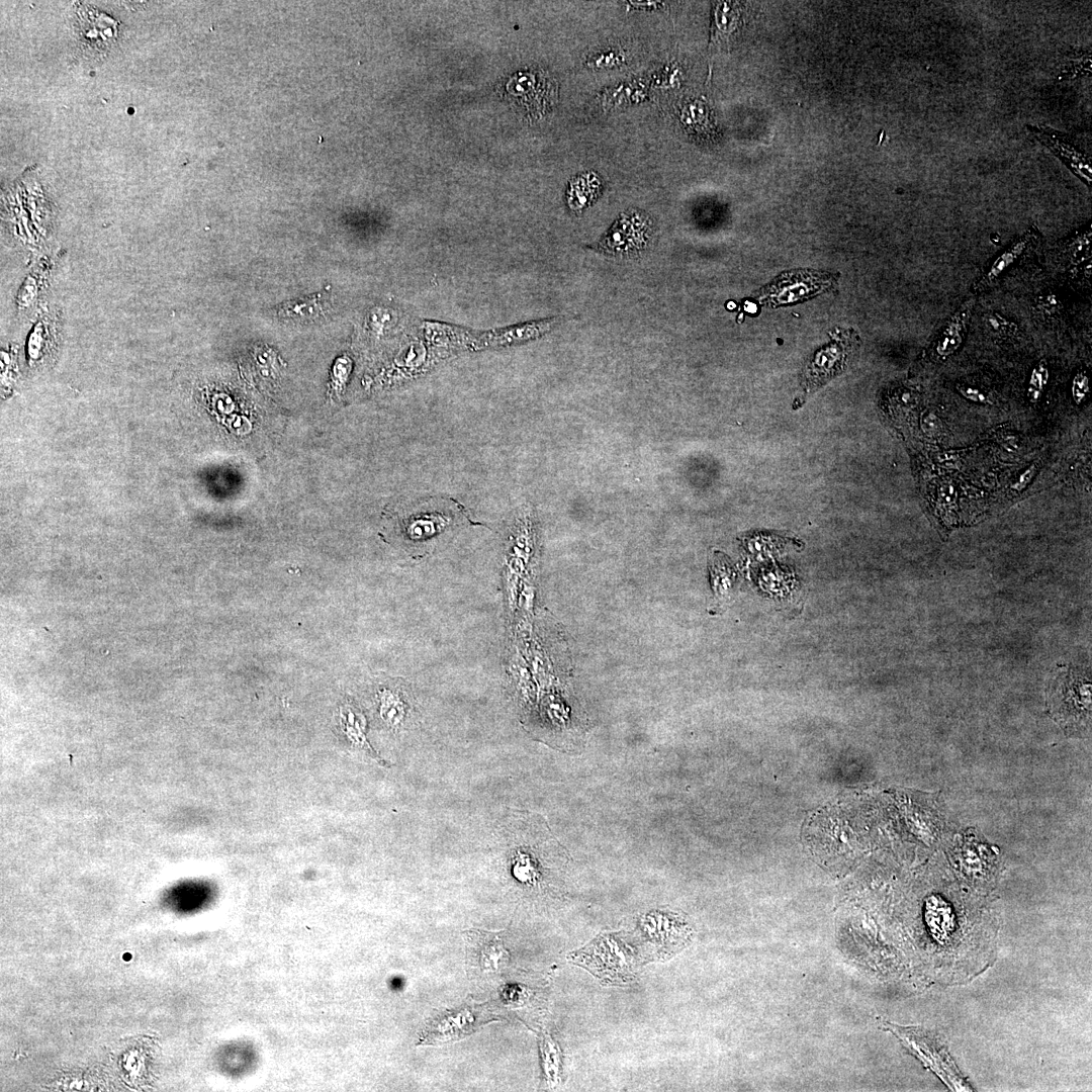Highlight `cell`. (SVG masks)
Returning a JSON list of instances; mask_svg holds the SVG:
<instances>
[{
  "label": "cell",
  "mask_w": 1092,
  "mask_h": 1092,
  "mask_svg": "<svg viewBox=\"0 0 1092 1092\" xmlns=\"http://www.w3.org/2000/svg\"><path fill=\"white\" fill-rule=\"evenodd\" d=\"M1089 394V377L1083 371L1078 372L1072 381V396L1076 403L1084 401Z\"/></svg>",
  "instance_id": "17"
},
{
  "label": "cell",
  "mask_w": 1092,
  "mask_h": 1092,
  "mask_svg": "<svg viewBox=\"0 0 1092 1092\" xmlns=\"http://www.w3.org/2000/svg\"><path fill=\"white\" fill-rule=\"evenodd\" d=\"M512 85L513 88L510 89L512 94L528 109L532 106L534 111H543L550 104L552 86L547 76L535 73L520 74L513 80Z\"/></svg>",
  "instance_id": "12"
},
{
  "label": "cell",
  "mask_w": 1092,
  "mask_h": 1092,
  "mask_svg": "<svg viewBox=\"0 0 1092 1092\" xmlns=\"http://www.w3.org/2000/svg\"><path fill=\"white\" fill-rule=\"evenodd\" d=\"M958 390L966 398H968L970 400L980 402V403H990L991 402L988 395L986 393H984L983 391H981L979 388L975 387V386L960 384V385H958Z\"/></svg>",
  "instance_id": "20"
},
{
  "label": "cell",
  "mask_w": 1092,
  "mask_h": 1092,
  "mask_svg": "<svg viewBox=\"0 0 1092 1092\" xmlns=\"http://www.w3.org/2000/svg\"><path fill=\"white\" fill-rule=\"evenodd\" d=\"M1027 128L1076 176L1088 186L1091 185L1092 169L1090 159L1076 147L1068 135L1050 127L1027 125Z\"/></svg>",
  "instance_id": "9"
},
{
  "label": "cell",
  "mask_w": 1092,
  "mask_h": 1092,
  "mask_svg": "<svg viewBox=\"0 0 1092 1092\" xmlns=\"http://www.w3.org/2000/svg\"><path fill=\"white\" fill-rule=\"evenodd\" d=\"M465 936L469 957L481 971H495L508 962L510 956L499 933L473 930Z\"/></svg>",
  "instance_id": "11"
},
{
  "label": "cell",
  "mask_w": 1092,
  "mask_h": 1092,
  "mask_svg": "<svg viewBox=\"0 0 1092 1092\" xmlns=\"http://www.w3.org/2000/svg\"><path fill=\"white\" fill-rule=\"evenodd\" d=\"M1039 239L1037 230L1032 226L1017 238L995 257L991 264L977 278L973 285L974 292H982L996 284L1033 248Z\"/></svg>",
  "instance_id": "7"
},
{
  "label": "cell",
  "mask_w": 1092,
  "mask_h": 1092,
  "mask_svg": "<svg viewBox=\"0 0 1092 1092\" xmlns=\"http://www.w3.org/2000/svg\"><path fill=\"white\" fill-rule=\"evenodd\" d=\"M1090 677L1079 668L1063 666L1049 684V705L1057 719H1084L1090 716Z\"/></svg>",
  "instance_id": "4"
},
{
  "label": "cell",
  "mask_w": 1092,
  "mask_h": 1092,
  "mask_svg": "<svg viewBox=\"0 0 1092 1092\" xmlns=\"http://www.w3.org/2000/svg\"><path fill=\"white\" fill-rule=\"evenodd\" d=\"M885 1027L892 1031L901 1042L921 1062L935 1072L952 1090L970 1091V1086L961 1076L942 1042L933 1033L921 1027L900 1026L885 1022Z\"/></svg>",
  "instance_id": "2"
},
{
  "label": "cell",
  "mask_w": 1092,
  "mask_h": 1092,
  "mask_svg": "<svg viewBox=\"0 0 1092 1092\" xmlns=\"http://www.w3.org/2000/svg\"><path fill=\"white\" fill-rule=\"evenodd\" d=\"M483 1008L462 1006L459 1010L444 1011L433 1017L423 1031L419 1043L440 1044L465 1037L474 1032L486 1019Z\"/></svg>",
  "instance_id": "5"
},
{
  "label": "cell",
  "mask_w": 1092,
  "mask_h": 1092,
  "mask_svg": "<svg viewBox=\"0 0 1092 1092\" xmlns=\"http://www.w3.org/2000/svg\"><path fill=\"white\" fill-rule=\"evenodd\" d=\"M1059 301L1053 294L1044 295L1037 301V308L1043 316L1055 314L1059 309Z\"/></svg>",
  "instance_id": "19"
},
{
  "label": "cell",
  "mask_w": 1092,
  "mask_h": 1092,
  "mask_svg": "<svg viewBox=\"0 0 1092 1092\" xmlns=\"http://www.w3.org/2000/svg\"><path fill=\"white\" fill-rule=\"evenodd\" d=\"M460 506L452 500H428L406 511L396 522L402 544L407 547L428 546L438 537L451 531L460 522Z\"/></svg>",
  "instance_id": "1"
},
{
  "label": "cell",
  "mask_w": 1092,
  "mask_h": 1092,
  "mask_svg": "<svg viewBox=\"0 0 1092 1092\" xmlns=\"http://www.w3.org/2000/svg\"><path fill=\"white\" fill-rule=\"evenodd\" d=\"M984 326L986 331L995 336H1008L1013 334L1017 327L1016 325L1004 317L998 312H989L984 317Z\"/></svg>",
  "instance_id": "16"
},
{
  "label": "cell",
  "mask_w": 1092,
  "mask_h": 1092,
  "mask_svg": "<svg viewBox=\"0 0 1092 1092\" xmlns=\"http://www.w3.org/2000/svg\"><path fill=\"white\" fill-rule=\"evenodd\" d=\"M835 276L815 270L785 272L755 294L760 303L770 307L805 301L833 289Z\"/></svg>",
  "instance_id": "3"
},
{
  "label": "cell",
  "mask_w": 1092,
  "mask_h": 1092,
  "mask_svg": "<svg viewBox=\"0 0 1092 1092\" xmlns=\"http://www.w3.org/2000/svg\"><path fill=\"white\" fill-rule=\"evenodd\" d=\"M329 308V297L317 293L280 304L277 314L281 320L303 325L321 320Z\"/></svg>",
  "instance_id": "13"
},
{
  "label": "cell",
  "mask_w": 1092,
  "mask_h": 1092,
  "mask_svg": "<svg viewBox=\"0 0 1092 1092\" xmlns=\"http://www.w3.org/2000/svg\"><path fill=\"white\" fill-rule=\"evenodd\" d=\"M649 226L639 216H625L602 239L598 252L610 255H630L646 248Z\"/></svg>",
  "instance_id": "8"
},
{
  "label": "cell",
  "mask_w": 1092,
  "mask_h": 1092,
  "mask_svg": "<svg viewBox=\"0 0 1092 1092\" xmlns=\"http://www.w3.org/2000/svg\"><path fill=\"white\" fill-rule=\"evenodd\" d=\"M731 585V574L725 569L713 570V588L717 596L727 594Z\"/></svg>",
  "instance_id": "18"
},
{
  "label": "cell",
  "mask_w": 1092,
  "mask_h": 1092,
  "mask_svg": "<svg viewBox=\"0 0 1092 1092\" xmlns=\"http://www.w3.org/2000/svg\"><path fill=\"white\" fill-rule=\"evenodd\" d=\"M1048 382L1049 368L1046 362L1041 360L1033 367L1028 381L1027 395L1031 401H1037L1040 398Z\"/></svg>",
  "instance_id": "14"
},
{
  "label": "cell",
  "mask_w": 1092,
  "mask_h": 1092,
  "mask_svg": "<svg viewBox=\"0 0 1092 1092\" xmlns=\"http://www.w3.org/2000/svg\"><path fill=\"white\" fill-rule=\"evenodd\" d=\"M975 299L969 298L943 324L930 346V354L937 360L952 356L962 346L967 334Z\"/></svg>",
  "instance_id": "10"
},
{
  "label": "cell",
  "mask_w": 1092,
  "mask_h": 1092,
  "mask_svg": "<svg viewBox=\"0 0 1092 1092\" xmlns=\"http://www.w3.org/2000/svg\"><path fill=\"white\" fill-rule=\"evenodd\" d=\"M1090 236L1091 233L1089 230L1073 239V241L1068 244L1067 253L1069 256H1067V258L1071 263H1081L1090 258Z\"/></svg>",
  "instance_id": "15"
},
{
  "label": "cell",
  "mask_w": 1092,
  "mask_h": 1092,
  "mask_svg": "<svg viewBox=\"0 0 1092 1092\" xmlns=\"http://www.w3.org/2000/svg\"><path fill=\"white\" fill-rule=\"evenodd\" d=\"M856 337L852 335V332L844 333L834 337L830 344L819 350L806 367L804 373L806 387L809 389L818 387L839 373L857 343Z\"/></svg>",
  "instance_id": "6"
}]
</instances>
